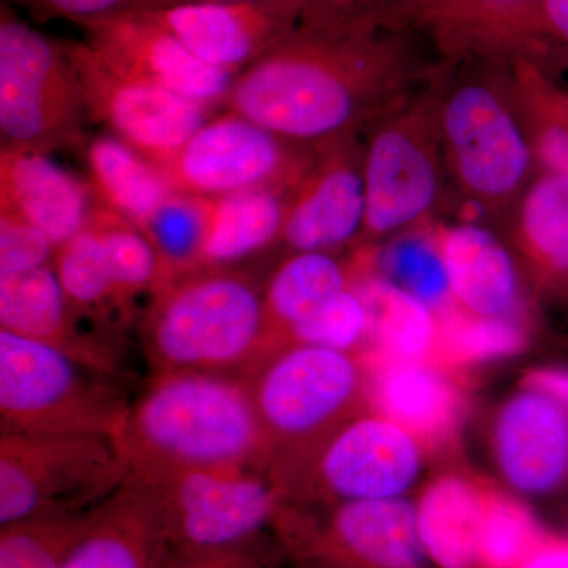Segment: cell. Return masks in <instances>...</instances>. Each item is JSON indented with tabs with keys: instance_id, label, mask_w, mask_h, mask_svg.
Masks as SVG:
<instances>
[{
	"instance_id": "23",
	"label": "cell",
	"mask_w": 568,
	"mask_h": 568,
	"mask_svg": "<svg viewBox=\"0 0 568 568\" xmlns=\"http://www.w3.org/2000/svg\"><path fill=\"white\" fill-rule=\"evenodd\" d=\"M373 402L420 444L447 439L462 416V396L450 377L424 361L379 366Z\"/></svg>"
},
{
	"instance_id": "26",
	"label": "cell",
	"mask_w": 568,
	"mask_h": 568,
	"mask_svg": "<svg viewBox=\"0 0 568 568\" xmlns=\"http://www.w3.org/2000/svg\"><path fill=\"white\" fill-rule=\"evenodd\" d=\"M97 205L136 226L173 196L159 168L115 136H97L85 148Z\"/></svg>"
},
{
	"instance_id": "39",
	"label": "cell",
	"mask_w": 568,
	"mask_h": 568,
	"mask_svg": "<svg viewBox=\"0 0 568 568\" xmlns=\"http://www.w3.org/2000/svg\"><path fill=\"white\" fill-rule=\"evenodd\" d=\"M55 246L31 223L0 211V275L21 274L54 263Z\"/></svg>"
},
{
	"instance_id": "4",
	"label": "cell",
	"mask_w": 568,
	"mask_h": 568,
	"mask_svg": "<svg viewBox=\"0 0 568 568\" xmlns=\"http://www.w3.org/2000/svg\"><path fill=\"white\" fill-rule=\"evenodd\" d=\"M365 88L351 54L321 41L286 37L235 77L224 108L283 140L324 142L353 125Z\"/></svg>"
},
{
	"instance_id": "46",
	"label": "cell",
	"mask_w": 568,
	"mask_h": 568,
	"mask_svg": "<svg viewBox=\"0 0 568 568\" xmlns=\"http://www.w3.org/2000/svg\"><path fill=\"white\" fill-rule=\"evenodd\" d=\"M325 2L342 3V2H346V0H325Z\"/></svg>"
},
{
	"instance_id": "19",
	"label": "cell",
	"mask_w": 568,
	"mask_h": 568,
	"mask_svg": "<svg viewBox=\"0 0 568 568\" xmlns=\"http://www.w3.org/2000/svg\"><path fill=\"white\" fill-rule=\"evenodd\" d=\"M93 200L91 183L63 170L48 152L2 148L0 211L31 223L55 250L88 224Z\"/></svg>"
},
{
	"instance_id": "44",
	"label": "cell",
	"mask_w": 568,
	"mask_h": 568,
	"mask_svg": "<svg viewBox=\"0 0 568 568\" xmlns=\"http://www.w3.org/2000/svg\"><path fill=\"white\" fill-rule=\"evenodd\" d=\"M246 0H133L126 10L149 11L170 9V7L189 6V3H230Z\"/></svg>"
},
{
	"instance_id": "34",
	"label": "cell",
	"mask_w": 568,
	"mask_h": 568,
	"mask_svg": "<svg viewBox=\"0 0 568 568\" xmlns=\"http://www.w3.org/2000/svg\"><path fill=\"white\" fill-rule=\"evenodd\" d=\"M437 343L457 364H477L519 354L528 345V332L511 316L487 317L440 313ZM436 343V345H437Z\"/></svg>"
},
{
	"instance_id": "1",
	"label": "cell",
	"mask_w": 568,
	"mask_h": 568,
	"mask_svg": "<svg viewBox=\"0 0 568 568\" xmlns=\"http://www.w3.org/2000/svg\"><path fill=\"white\" fill-rule=\"evenodd\" d=\"M130 473L242 469L267 476L268 448L244 376L153 373L114 439Z\"/></svg>"
},
{
	"instance_id": "32",
	"label": "cell",
	"mask_w": 568,
	"mask_h": 568,
	"mask_svg": "<svg viewBox=\"0 0 568 568\" xmlns=\"http://www.w3.org/2000/svg\"><path fill=\"white\" fill-rule=\"evenodd\" d=\"M526 248L556 278L568 280V175L538 179L519 213Z\"/></svg>"
},
{
	"instance_id": "41",
	"label": "cell",
	"mask_w": 568,
	"mask_h": 568,
	"mask_svg": "<svg viewBox=\"0 0 568 568\" xmlns=\"http://www.w3.org/2000/svg\"><path fill=\"white\" fill-rule=\"evenodd\" d=\"M537 155L548 173L568 175V125L547 126L538 136Z\"/></svg>"
},
{
	"instance_id": "27",
	"label": "cell",
	"mask_w": 568,
	"mask_h": 568,
	"mask_svg": "<svg viewBox=\"0 0 568 568\" xmlns=\"http://www.w3.org/2000/svg\"><path fill=\"white\" fill-rule=\"evenodd\" d=\"M343 265L323 252H297L275 268L263 293L264 358L284 345L301 317L347 290Z\"/></svg>"
},
{
	"instance_id": "9",
	"label": "cell",
	"mask_w": 568,
	"mask_h": 568,
	"mask_svg": "<svg viewBox=\"0 0 568 568\" xmlns=\"http://www.w3.org/2000/svg\"><path fill=\"white\" fill-rule=\"evenodd\" d=\"M91 121L102 122L163 171L211 115V108L112 65L88 41L63 40Z\"/></svg>"
},
{
	"instance_id": "35",
	"label": "cell",
	"mask_w": 568,
	"mask_h": 568,
	"mask_svg": "<svg viewBox=\"0 0 568 568\" xmlns=\"http://www.w3.org/2000/svg\"><path fill=\"white\" fill-rule=\"evenodd\" d=\"M140 227L162 257L166 282L200 268L197 256L203 239L201 197L174 193Z\"/></svg>"
},
{
	"instance_id": "40",
	"label": "cell",
	"mask_w": 568,
	"mask_h": 568,
	"mask_svg": "<svg viewBox=\"0 0 568 568\" xmlns=\"http://www.w3.org/2000/svg\"><path fill=\"white\" fill-rule=\"evenodd\" d=\"M32 18L44 22L67 20L82 24L108 14L118 13L132 6L133 0H14Z\"/></svg>"
},
{
	"instance_id": "28",
	"label": "cell",
	"mask_w": 568,
	"mask_h": 568,
	"mask_svg": "<svg viewBox=\"0 0 568 568\" xmlns=\"http://www.w3.org/2000/svg\"><path fill=\"white\" fill-rule=\"evenodd\" d=\"M368 308V339L377 366L424 361L435 349L437 315L418 298L384 278L357 290Z\"/></svg>"
},
{
	"instance_id": "36",
	"label": "cell",
	"mask_w": 568,
	"mask_h": 568,
	"mask_svg": "<svg viewBox=\"0 0 568 568\" xmlns=\"http://www.w3.org/2000/svg\"><path fill=\"white\" fill-rule=\"evenodd\" d=\"M368 325L364 297L358 291L347 287L301 317L287 331L283 347L308 345L349 353L366 339Z\"/></svg>"
},
{
	"instance_id": "30",
	"label": "cell",
	"mask_w": 568,
	"mask_h": 568,
	"mask_svg": "<svg viewBox=\"0 0 568 568\" xmlns=\"http://www.w3.org/2000/svg\"><path fill=\"white\" fill-rule=\"evenodd\" d=\"M91 223L102 237L121 315L132 312L142 293H155L164 282L162 257L140 226L97 205Z\"/></svg>"
},
{
	"instance_id": "7",
	"label": "cell",
	"mask_w": 568,
	"mask_h": 568,
	"mask_svg": "<svg viewBox=\"0 0 568 568\" xmlns=\"http://www.w3.org/2000/svg\"><path fill=\"white\" fill-rule=\"evenodd\" d=\"M126 477L108 437L0 433V525L100 506Z\"/></svg>"
},
{
	"instance_id": "22",
	"label": "cell",
	"mask_w": 568,
	"mask_h": 568,
	"mask_svg": "<svg viewBox=\"0 0 568 568\" xmlns=\"http://www.w3.org/2000/svg\"><path fill=\"white\" fill-rule=\"evenodd\" d=\"M452 295L470 315L511 316L518 272L506 246L477 224H459L440 239Z\"/></svg>"
},
{
	"instance_id": "2",
	"label": "cell",
	"mask_w": 568,
	"mask_h": 568,
	"mask_svg": "<svg viewBox=\"0 0 568 568\" xmlns=\"http://www.w3.org/2000/svg\"><path fill=\"white\" fill-rule=\"evenodd\" d=\"M264 335L263 293L230 267L174 276L152 294L142 323L153 373L244 376L263 357Z\"/></svg>"
},
{
	"instance_id": "6",
	"label": "cell",
	"mask_w": 568,
	"mask_h": 568,
	"mask_svg": "<svg viewBox=\"0 0 568 568\" xmlns=\"http://www.w3.org/2000/svg\"><path fill=\"white\" fill-rule=\"evenodd\" d=\"M89 119L77 69L63 40L50 39L0 3L2 148L50 152L73 148Z\"/></svg>"
},
{
	"instance_id": "21",
	"label": "cell",
	"mask_w": 568,
	"mask_h": 568,
	"mask_svg": "<svg viewBox=\"0 0 568 568\" xmlns=\"http://www.w3.org/2000/svg\"><path fill=\"white\" fill-rule=\"evenodd\" d=\"M170 544L151 499L126 477L97 508L63 568H159Z\"/></svg>"
},
{
	"instance_id": "5",
	"label": "cell",
	"mask_w": 568,
	"mask_h": 568,
	"mask_svg": "<svg viewBox=\"0 0 568 568\" xmlns=\"http://www.w3.org/2000/svg\"><path fill=\"white\" fill-rule=\"evenodd\" d=\"M119 381L54 347L0 331V433L114 440L132 403Z\"/></svg>"
},
{
	"instance_id": "14",
	"label": "cell",
	"mask_w": 568,
	"mask_h": 568,
	"mask_svg": "<svg viewBox=\"0 0 568 568\" xmlns=\"http://www.w3.org/2000/svg\"><path fill=\"white\" fill-rule=\"evenodd\" d=\"M443 129L463 185L484 197H503L525 182L530 149L514 114L491 89L469 84L452 93Z\"/></svg>"
},
{
	"instance_id": "8",
	"label": "cell",
	"mask_w": 568,
	"mask_h": 568,
	"mask_svg": "<svg viewBox=\"0 0 568 568\" xmlns=\"http://www.w3.org/2000/svg\"><path fill=\"white\" fill-rule=\"evenodd\" d=\"M151 499L171 547L237 544L274 525L283 506L256 470L175 469L130 473Z\"/></svg>"
},
{
	"instance_id": "42",
	"label": "cell",
	"mask_w": 568,
	"mask_h": 568,
	"mask_svg": "<svg viewBox=\"0 0 568 568\" xmlns=\"http://www.w3.org/2000/svg\"><path fill=\"white\" fill-rule=\"evenodd\" d=\"M523 386L555 399L568 413V366H540L526 373Z\"/></svg>"
},
{
	"instance_id": "24",
	"label": "cell",
	"mask_w": 568,
	"mask_h": 568,
	"mask_svg": "<svg viewBox=\"0 0 568 568\" xmlns=\"http://www.w3.org/2000/svg\"><path fill=\"white\" fill-rule=\"evenodd\" d=\"M203 239L197 267H230L280 239L287 203L275 190L201 197Z\"/></svg>"
},
{
	"instance_id": "15",
	"label": "cell",
	"mask_w": 568,
	"mask_h": 568,
	"mask_svg": "<svg viewBox=\"0 0 568 568\" xmlns=\"http://www.w3.org/2000/svg\"><path fill=\"white\" fill-rule=\"evenodd\" d=\"M295 0L189 3L142 11L215 69L239 74L286 39ZM138 11V10H136Z\"/></svg>"
},
{
	"instance_id": "13",
	"label": "cell",
	"mask_w": 568,
	"mask_h": 568,
	"mask_svg": "<svg viewBox=\"0 0 568 568\" xmlns=\"http://www.w3.org/2000/svg\"><path fill=\"white\" fill-rule=\"evenodd\" d=\"M80 26L84 40L125 73L211 110L226 104L237 74L201 61L142 11H118Z\"/></svg>"
},
{
	"instance_id": "33",
	"label": "cell",
	"mask_w": 568,
	"mask_h": 568,
	"mask_svg": "<svg viewBox=\"0 0 568 568\" xmlns=\"http://www.w3.org/2000/svg\"><path fill=\"white\" fill-rule=\"evenodd\" d=\"M381 278L418 298L436 315L450 308V280L440 242L425 235H407L384 250L379 260Z\"/></svg>"
},
{
	"instance_id": "37",
	"label": "cell",
	"mask_w": 568,
	"mask_h": 568,
	"mask_svg": "<svg viewBox=\"0 0 568 568\" xmlns=\"http://www.w3.org/2000/svg\"><path fill=\"white\" fill-rule=\"evenodd\" d=\"M540 544V530L525 507L507 497H488L480 536L485 567L521 566Z\"/></svg>"
},
{
	"instance_id": "3",
	"label": "cell",
	"mask_w": 568,
	"mask_h": 568,
	"mask_svg": "<svg viewBox=\"0 0 568 568\" xmlns=\"http://www.w3.org/2000/svg\"><path fill=\"white\" fill-rule=\"evenodd\" d=\"M244 377L268 448L267 477L276 489L355 417L362 394L353 355L327 347L284 346Z\"/></svg>"
},
{
	"instance_id": "45",
	"label": "cell",
	"mask_w": 568,
	"mask_h": 568,
	"mask_svg": "<svg viewBox=\"0 0 568 568\" xmlns=\"http://www.w3.org/2000/svg\"><path fill=\"white\" fill-rule=\"evenodd\" d=\"M545 11L552 28L568 39V0H547Z\"/></svg>"
},
{
	"instance_id": "25",
	"label": "cell",
	"mask_w": 568,
	"mask_h": 568,
	"mask_svg": "<svg viewBox=\"0 0 568 568\" xmlns=\"http://www.w3.org/2000/svg\"><path fill=\"white\" fill-rule=\"evenodd\" d=\"M487 499L463 477L433 481L417 507L418 532L426 556L443 568L476 566Z\"/></svg>"
},
{
	"instance_id": "31",
	"label": "cell",
	"mask_w": 568,
	"mask_h": 568,
	"mask_svg": "<svg viewBox=\"0 0 568 568\" xmlns=\"http://www.w3.org/2000/svg\"><path fill=\"white\" fill-rule=\"evenodd\" d=\"M52 267L78 315L103 320L111 310L119 312L110 263L91 219L80 233L55 250Z\"/></svg>"
},
{
	"instance_id": "10",
	"label": "cell",
	"mask_w": 568,
	"mask_h": 568,
	"mask_svg": "<svg viewBox=\"0 0 568 568\" xmlns=\"http://www.w3.org/2000/svg\"><path fill=\"white\" fill-rule=\"evenodd\" d=\"M420 446L381 414L353 417L284 481L280 496L283 503L312 493L338 503L402 497L420 474Z\"/></svg>"
},
{
	"instance_id": "20",
	"label": "cell",
	"mask_w": 568,
	"mask_h": 568,
	"mask_svg": "<svg viewBox=\"0 0 568 568\" xmlns=\"http://www.w3.org/2000/svg\"><path fill=\"white\" fill-rule=\"evenodd\" d=\"M365 220L364 170L331 159L308 174L287 203L280 239L294 253H327L365 230Z\"/></svg>"
},
{
	"instance_id": "38",
	"label": "cell",
	"mask_w": 568,
	"mask_h": 568,
	"mask_svg": "<svg viewBox=\"0 0 568 568\" xmlns=\"http://www.w3.org/2000/svg\"><path fill=\"white\" fill-rule=\"evenodd\" d=\"M274 541L265 532L220 547H171L159 568H275Z\"/></svg>"
},
{
	"instance_id": "12",
	"label": "cell",
	"mask_w": 568,
	"mask_h": 568,
	"mask_svg": "<svg viewBox=\"0 0 568 568\" xmlns=\"http://www.w3.org/2000/svg\"><path fill=\"white\" fill-rule=\"evenodd\" d=\"M272 528L305 559L334 567L420 568L426 555L417 508L402 497L339 503L315 529L282 506Z\"/></svg>"
},
{
	"instance_id": "43",
	"label": "cell",
	"mask_w": 568,
	"mask_h": 568,
	"mask_svg": "<svg viewBox=\"0 0 568 568\" xmlns=\"http://www.w3.org/2000/svg\"><path fill=\"white\" fill-rule=\"evenodd\" d=\"M519 568H568V541L538 545Z\"/></svg>"
},
{
	"instance_id": "29",
	"label": "cell",
	"mask_w": 568,
	"mask_h": 568,
	"mask_svg": "<svg viewBox=\"0 0 568 568\" xmlns=\"http://www.w3.org/2000/svg\"><path fill=\"white\" fill-rule=\"evenodd\" d=\"M97 507L47 511L2 525L0 568H63L91 528Z\"/></svg>"
},
{
	"instance_id": "18",
	"label": "cell",
	"mask_w": 568,
	"mask_h": 568,
	"mask_svg": "<svg viewBox=\"0 0 568 568\" xmlns=\"http://www.w3.org/2000/svg\"><path fill=\"white\" fill-rule=\"evenodd\" d=\"M365 230L386 235L405 230L435 204L439 175L425 142L406 129L373 138L364 163Z\"/></svg>"
},
{
	"instance_id": "17",
	"label": "cell",
	"mask_w": 568,
	"mask_h": 568,
	"mask_svg": "<svg viewBox=\"0 0 568 568\" xmlns=\"http://www.w3.org/2000/svg\"><path fill=\"white\" fill-rule=\"evenodd\" d=\"M54 267L0 275V331L54 347L97 372L121 379V354L111 342L82 331Z\"/></svg>"
},
{
	"instance_id": "16",
	"label": "cell",
	"mask_w": 568,
	"mask_h": 568,
	"mask_svg": "<svg viewBox=\"0 0 568 568\" xmlns=\"http://www.w3.org/2000/svg\"><path fill=\"white\" fill-rule=\"evenodd\" d=\"M497 466L511 488L551 495L568 485V413L525 387L500 409L495 426Z\"/></svg>"
},
{
	"instance_id": "11",
	"label": "cell",
	"mask_w": 568,
	"mask_h": 568,
	"mask_svg": "<svg viewBox=\"0 0 568 568\" xmlns=\"http://www.w3.org/2000/svg\"><path fill=\"white\" fill-rule=\"evenodd\" d=\"M287 144L271 130L227 111L209 119L162 173L174 193L186 196L278 192L297 170Z\"/></svg>"
}]
</instances>
